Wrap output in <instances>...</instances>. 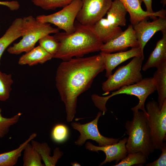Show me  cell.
<instances>
[{
  "label": "cell",
  "mask_w": 166,
  "mask_h": 166,
  "mask_svg": "<svg viewBox=\"0 0 166 166\" xmlns=\"http://www.w3.org/2000/svg\"><path fill=\"white\" fill-rule=\"evenodd\" d=\"M105 69L104 59L99 54L63 61L56 72V86L64 103L68 122L76 113L77 98L90 87L95 77Z\"/></svg>",
  "instance_id": "cell-1"
},
{
  "label": "cell",
  "mask_w": 166,
  "mask_h": 166,
  "mask_svg": "<svg viewBox=\"0 0 166 166\" xmlns=\"http://www.w3.org/2000/svg\"><path fill=\"white\" fill-rule=\"evenodd\" d=\"M76 21L72 33L59 32L54 35L59 42V47L53 58L66 61L101 51L104 43L94 31L93 25H82Z\"/></svg>",
  "instance_id": "cell-2"
},
{
  "label": "cell",
  "mask_w": 166,
  "mask_h": 166,
  "mask_svg": "<svg viewBox=\"0 0 166 166\" xmlns=\"http://www.w3.org/2000/svg\"><path fill=\"white\" fill-rule=\"evenodd\" d=\"M133 111L132 119L125 124L126 133L128 136L126 144L128 153L141 152L148 159L155 149L152 142L146 117L142 111Z\"/></svg>",
  "instance_id": "cell-3"
},
{
  "label": "cell",
  "mask_w": 166,
  "mask_h": 166,
  "mask_svg": "<svg viewBox=\"0 0 166 166\" xmlns=\"http://www.w3.org/2000/svg\"><path fill=\"white\" fill-rule=\"evenodd\" d=\"M59 32V29L51 26L50 23L37 21L32 16L22 18V37L20 41L13 44L7 49L8 52L13 54L26 53L33 48L37 42L43 37Z\"/></svg>",
  "instance_id": "cell-4"
},
{
  "label": "cell",
  "mask_w": 166,
  "mask_h": 166,
  "mask_svg": "<svg viewBox=\"0 0 166 166\" xmlns=\"http://www.w3.org/2000/svg\"><path fill=\"white\" fill-rule=\"evenodd\" d=\"M156 90V88L153 78L147 77L143 78L137 83L122 87L107 96L93 94L91 99L95 106L102 112V114L104 115L107 110L106 103L112 97L120 94L135 96L138 98L139 102L137 105L131 108V110L140 109L144 113L147 118L148 114L145 109V103L148 97Z\"/></svg>",
  "instance_id": "cell-5"
},
{
  "label": "cell",
  "mask_w": 166,
  "mask_h": 166,
  "mask_svg": "<svg viewBox=\"0 0 166 166\" xmlns=\"http://www.w3.org/2000/svg\"><path fill=\"white\" fill-rule=\"evenodd\" d=\"M127 12L119 0H114L106 13V18H101L93 25L94 31L104 43L117 37L122 32L120 27L126 25Z\"/></svg>",
  "instance_id": "cell-6"
},
{
  "label": "cell",
  "mask_w": 166,
  "mask_h": 166,
  "mask_svg": "<svg viewBox=\"0 0 166 166\" xmlns=\"http://www.w3.org/2000/svg\"><path fill=\"white\" fill-rule=\"evenodd\" d=\"M144 56L133 57L126 65L119 67L102 83V89L106 95L121 87L137 83L143 78L141 71Z\"/></svg>",
  "instance_id": "cell-7"
},
{
  "label": "cell",
  "mask_w": 166,
  "mask_h": 166,
  "mask_svg": "<svg viewBox=\"0 0 166 166\" xmlns=\"http://www.w3.org/2000/svg\"><path fill=\"white\" fill-rule=\"evenodd\" d=\"M145 107L148 114L146 123L152 142L155 149L160 150L166 140V100L160 109L154 100L148 101Z\"/></svg>",
  "instance_id": "cell-8"
},
{
  "label": "cell",
  "mask_w": 166,
  "mask_h": 166,
  "mask_svg": "<svg viewBox=\"0 0 166 166\" xmlns=\"http://www.w3.org/2000/svg\"><path fill=\"white\" fill-rule=\"evenodd\" d=\"M82 5L81 0H74L58 12L47 15H38L36 18L41 22L53 24L69 34L75 30V20Z\"/></svg>",
  "instance_id": "cell-9"
},
{
  "label": "cell",
  "mask_w": 166,
  "mask_h": 166,
  "mask_svg": "<svg viewBox=\"0 0 166 166\" xmlns=\"http://www.w3.org/2000/svg\"><path fill=\"white\" fill-rule=\"evenodd\" d=\"M102 113L99 112L94 120L85 124L73 122L71 124L73 128L78 131L80 135L74 143L76 145L82 146L86 140H91L95 141L99 146H104L117 143L120 138H115L105 137L99 132L98 128V122Z\"/></svg>",
  "instance_id": "cell-10"
},
{
  "label": "cell",
  "mask_w": 166,
  "mask_h": 166,
  "mask_svg": "<svg viewBox=\"0 0 166 166\" xmlns=\"http://www.w3.org/2000/svg\"><path fill=\"white\" fill-rule=\"evenodd\" d=\"M82 5L76 21L84 25L93 26L106 14L112 0H81Z\"/></svg>",
  "instance_id": "cell-11"
},
{
  "label": "cell",
  "mask_w": 166,
  "mask_h": 166,
  "mask_svg": "<svg viewBox=\"0 0 166 166\" xmlns=\"http://www.w3.org/2000/svg\"><path fill=\"white\" fill-rule=\"evenodd\" d=\"M142 20L133 26L139 47L144 52L146 44L157 32L166 30V18L160 17L151 22Z\"/></svg>",
  "instance_id": "cell-12"
},
{
  "label": "cell",
  "mask_w": 166,
  "mask_h": 166,
  "mask_svg": "<svg viewBox=\"0 0 166 166\" xmlns=\"http://www.w3.org/2000/svg\"><path fill=\"white\" fill-rule=\"evenodd\" d=\"M139 47L133 26L129 25L127 29L118 36L104 43L101 52L111 53L124 51L129 47Z\"/></svg>",
  "instance_id": "cell-13"
},
{
  "label": "cell",
  "mask_w": 166,
  "mask_h": 166,
  "mask_svg": "<svg viewBox=\"0 0 166 166\" xmlns=\"http://www.w3.org/2000/svg\"><path fill=\"white\" fill-rule=\"evenodd\" d=\"M127 140V138L124 137L119 140L115 144L104 146H95L89 141H87L85 144V148L88 150L98 153L99 151H103L105 153V159L99 166L103 165L113 161H115L116 164H117L128 154L126 148Z\"/></svg>",
  "instance_id": "cell-14"
},
{
  "label": "cell",
  "mask_w": 166,
  "mask_h": 166,
  "mask_svg": "<svg viewBox=\"0 0 166 166\" xmlns=\"http://www.w3.org/2000/svg\"><path fill=\"white\" fill-rule=\"evenodd\" d=\"M124 5L130 15V20L133 26L143 20L149 18L153 20L156 17H165L166 11L161 10L153 13H149L142 9L141 0H119Z\"/></svg>",
  "instance_id": "cell-15"
},
{
  "label": "cell",
  "mask_w": 166,
  "mask_h": 166,
  "mask_svg": "<svg viewBox=\"0 0 166 166\" xmlns=\"http://www.w3.org/2000/svg\"><path fill=\"white\" fill-rule=\"evenodd\" d=\"M100 53L104 59L106 70L105 76L107 78L112 74V71L122 63L135 57L144 56V52L140 47H132L129 50L114 53L102 52Z\"/></svg>",
  "instance_id": "cell-16"
},
{
  "label": "cell",
  "mask_w": 166,
  "mask_h": 166,
  "mask_svg": "<svg viewBox=\"0 0 166 166\" xmlns=\"http://www.w3.org/2000/svg\"><path fill=\"white\" fill-rule=\"evenodd\" d=\"M162 36L156 43L147 61L142 67L144 71L152 67H158L166 62V30L162 31Z\"/></svg>",
  "instance_id": "cell-17"
},
{
  "label": "cell",
  "mask_w": 166,
  "mask_h": 166,
  "mask_svg": "<svg viewBox=\"0 0 166 166\" xmlns=\"http://www.w3.org/2000/svg\"><path fill=\"white\" fill-rule=\"evenodd\" d=\"M52 58L53 56L39 45L22 56L18 60V63L31 66L44 63Z\"/></svg>",
  "instance_id": "cell-18"
},
{
  "label": "cell",
  "mask_w": 166,
  "mask_h": 166,
  "mask_svg": "<svg viewBox=\"0 0 166 166\" xmlns=\"http://www.w3.org/2000/svg\"><path fill=\"white\" fill-rule=\"evenodd\" d=\"M31 145L41 155L44 165L46 166H54L58 160L62 156L63 153L58 147L53 150V156H51V148L46 142L40 143L33 139L30 141Z\"/></svg>",
  "instance_id": "cell-19"
},
{
  "label": "cell",
  "mask_w": 166,
  "mask_h": 166,
  "mask_svg": "<svg viewBox=\"0 0 166 166\" xmlns=\"http://www.w3.org/2000/svg\"><path fill=\"white\" fill-rule=\"evenodd\" d=\"M22 18L16 19L0 38V65L2 56L5 49L15 40L22 37Z\"/></svg>",
  "instance_id": "cell-20"
},
{
  "label": "cell",
  "mask_w": 166,
  "mask_h": 166,
  "mask_svg": "<svg viewBox=\"0 0 166 166\" xmlns=\"http://www.w3.org/2000/svg\"><path fill=\"white\" fill-rule=\"evenodd\" d=\"M152 77L158 95V103L160 109L166 100V62L156 68Z\"/></svg>",
  "instance_id": "cell-21"
},
{
  "label": "cell",
  "mask_w": 166,
  "mask_h": 166,
  "mask_svg": "<svg viewBox=\"0 0 166 166\" xmlns=\"http://www.w3.org/2000/svg\"><path fill=\"white\" fill-rule=\"evenodd\" d=\"M37 136L36 133H33L17 148L0 154V166H13L16 164L26 144Z\"/></svg>",
  "instance_id": "cell-22"
},
{
  "label": "cell",
  "mask_w": 166,
  "mask_h": 166,
  "mask_svg": "<svg viewBox=\"0 0 166 166\" xmlns=\"http://www.w3.org/2000/svg\"><path fill=\"white\" fill-rule=\"evenodd\" d=\"M23 151V166H45L42 163L41 155L30 142L26 144Z\"/></svg>",
  "instance_id": "cell-23"
},
{
  "label": "cell",
  "mask_w": 166,
  "mask_h": 166,
  "mask_svg": "<svg viewBox=\"0 0 166 166\" xmlns=\"http://www.w3.org/2000/svg\"><path fill=\"white\" fill-rule=\"evenodd\" d=\"M127 156L122 159L121 161L113 166H142L147 162L148 158L141 152L128 153Z\"/></svg>",
  "instance_id": "cell-24"
},
{
  "label": "cell",
  "mask_w": 166,
  "mask_h": 166,
  "mask_svg": "<svg viewBox=\"0 0 166 166\" xmlns=\"http://www.w3.org/2000/svg\"><path fill=\"white\" fill-rule=\"evenodd\" d=\"M13 82L11 74L0 70V101H5L9 98Z\"/></svg>",
  "instance_id": "cell-25"
},
{
  "label": "cell",
  "mask_w": 166,
  "mask_h": 166,
  "mask_svg": "<svg viewBox=\"0 0 166 166\" xmlns=\"http://www.w3.org/2000/svg\"><path fill=\"white\" fill-rule=\"evenodd\" d=\"M74 0H31L35 5L45 10H53L64 7Z\"/></svg>",
  "instance_id": "cell-26"
},
{
  "label": "cell",
  "mask_w": 166,
  "mask_h": 166,
  "mask_svg": "<svg viewBox=\"0 0 166 166\" xmlns=\"http://www.w3.org/2000/svg\"><path fill=\"white\" fill-rule=\"evenodd\" d=\"M39 45L53 57L59 47V43L53 36L46 35L38 41Z\"/></svg>",
  "instance_id": "cell-27"
},
{
  "label": "cell",
  "mask_w": 166,
  "mask_h": 166,
  "mask_svg": "<svg viewBox=\"0 0 166 166\" xmlns=\"http://www.w3.org/2000/svg\"><path fill=\"white\" fill-rule=\"evenodd\" d=\"M2 111L0 108V139L8 133L11 126L17 123L22 114L18 113L11 117L7 118L2 116Z\"/></svg>",
  "instance_id": "cell-28"
},
{
  "label": "cell",
  "mask_w": 166,
  "mask_h": 166,
  "mask_svg": "<svg viewBox=\"0 0 166 166\" xmlns=\"http://www.w3.org/2000/svg\"><path fill=\"white\" fill-rule=\"evenodd\" d=\"M69 134V130L67 126L63 124L58 123L55 125L53 128L51 137L53 141L60 143L67 140Z\"/></svg>",
  "instance_id": "cell-29"
},
{
  "label": "cell",
  "mask_w": 166,
  "mask_h": 166,
  "mask_svg": "<svg viewBox=\"0 0 166 166\" xmlns=\"http://www.w3.org/2000/svg\"><path fill=\"white\" fill-rule=\"evenodd\" d=\"M161 153L159 158L151 163H147L146 166H166V143L164 142L160 149Z\"/></svg>",
  "instance_id": "cell-30"
},
{
  "label": "cell",
  "mask_w": 166,
  "mask_h": 166,
  "mask_svg": "<svg viewBox=\"0 0 166 166\" xmlns=\"http://www.w3.org/2000/svg\"><path fill=\"white\" fill-rule=\"evenodd\" d=\"M0 5L6 6L11 10H18L20 7V4L17 1H0Z\"/></svg>",
  "instance_id": "cell-31"
},
{
  "label": "cell",
  "mask_w": 166,
  "mask_h": 166,
  "mask_svg": "<svg viewBox=\"0 0 166 166\" xmlns=\"http://www.w3.org/2000/svg\"><path fill=\"white\" fill-rule=\"evenodd\" d=\"M141 0L144 3L146 8V11L149 13H153L154 12L152 7V0Z\"/></svg>",
  "instance_id": "cell-32"
},
{
  "label": "cell",
  "mask_w": 166,
  "mask_h": 166,
  "mask_svg": "<svg viewBox=\"0 0 166 166\" xmlns=\"http://www.w3.org/2000/svg\"><path fill=\"white\" fill-rule=\"evenodd\" d=\"M71 165L73 166H80L81 165L77 161L71 163Z\"/></svg>",
  "instance_id": "cell-33"
},
{
  "label": "cell",
  "mask_w": 166,
  "mask_h": 166,
  "mask_svg": "<svg viewBox=\"0 0 166 166\" xmlns=\"http://www.w3.org/2000/svg\"><path fill=\"white\" fill-rule=\"evenodd\" d=\"M161 2H162V3L163 4V6H164L166 4V0H162Z\"/></svg>",
  "instance_id": "cell-34"
}]
</instances>
